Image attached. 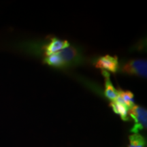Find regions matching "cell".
I'll use <instances>...</instances> for the list:
<instances>
[{
    "instance_id": "cell-1",
    "label": "cell",
    "mask_w": 147,
    "mask_h": 147,
    "mask_svg": "<svg viewBox=\"0 0 147 147\" xmlns=\"http://www.w3.org/2000/svg\"><path fill=\"white\" fill-rule=\"evenodd\" d=\"M128 115L134 119V125L130 130L134 134H138L140 131L146 129L147 127V112L146 108L134 105L129 109Z\"/></svg>"
},
{
    "instance_id": "cell-2",
    "label": "cell",
    "mask_w": 147,
    "mask_h": 147,
    "mask_svg": "<svg viewBox=\"0 0 147 147\" xmlns=\"http://www.w3.org/2000/svg\"><path fill=\"white\" fill-rule=\"evenodd\" d=\"M147 63L146 59H131L122 65L121 72L130 76L146 78Z\"/></svg>"
},
{
    "instance_id": "cell-3",
    "label": "cell",
    "mask_w": 147,
    "mask_h": 147,
    "mask_svg": "<svg viewBox=\"0 0 147 147\" xmlns=\"http://www.w3.org/2000/svg\"><path fill=\"white\" fill-rule=\"evenodd\" d=\"M61 60L63 61L64 67L69 66L78 65L81 63L82 56L80 51L74 46H69V47L57 52Z\"/></svg>"
},
{
    "instance_id": "cell-4",
    "label": "cell",
    "mask_w": 147,
    "mask_h": 147,
    "mask_svg": "<svg viewBox=\"0 0 147 147\" xmlns=\"http://www.w3.org/2000/svg\"><path fill=\"white\" fill-rule=\"evenodd\" d=\"M94 65L96 68L102 69V70L106 69L113 73H116L119 67L118 57L117 56H110L105 55L100 57L95 62Z\"/></svg>"
},
{
    "instance_id": "cell-5",
    "label": "cell",
    "mask_w": 147,
    "mask_h": 147,
    "mask_svg": "<svg viewBox=\"0 0 147 147\" xmlns=\"http://www.w3.org/2000/svg\"><path fill=\"white\" fill-rule=\"evenodd\" d=\"M69 47V43L67 40H62L53 37L51 39L50 42L44 46L42 49L44 50L45 56L48 57L54 53L59 52L60 51Z\"/></svg>"
},
{
    "instance_id": "cell-6",
    "label": "cell",
    "mask_w": 147,
    "mask_h": 147,
    "mask_svg": "<svg viewBox=\"0 0 147 147\" xmlns=\"http://www.w3.org/2000/svg\"><path fill=\"white\" fill-rule=\"evenodd\" d=\"M110 106L112 108V109L116 114L119 115L122 119V120L127 121L129 120V119L128 111L129 108L127 107L123 100L119 95H117V97L115 101H113L110 104Z\"/></svg>"
},
{
    "instance_id": "cell-7",
    "label": "cell",
    "mask_w": 147,
    "mask_h": 147,
    "mask_svg": "<svg viewBox=\"0 0 147 147\" xmlns=\"http://www.w3.org/2000/svg\"><path fill=\"white\" fill-rule=\"evenodd\" d=\"M102 74L104 76V80H105V91H104V95L109 99L110 100L115 101L117 97V91L115 89V88L113 87V84L110 79V74L107 71L102 70Z\"/></svg>"
},
{
    "instance_id": "cell-8",
    "label": "cell",
    "mask_w": 147,
    "mask_h": 147,
    "mask_svg": "<svg viewBox=\"0 0 147 147\" xmlns=\"http://www.w3.org/2000/svg\"><path fill=\"white\" fill-rule=\"evenodd\" d=\"M117 94L121 97V100L124 102L127 107L129 109L131 108L135 105L134 104V94L129 91H123L122 89H119L117 91Z\"/></svg>"
},
{
    "instance_id": "cell-9",
    "label": "cell",
    "mask_w": 147,
    "mask_h": 147,
    "mask_svg": "<svg viewBox=\"0 0 147 147\" xmlns=\"http://www.w3.org/2000/svg\"><path fill=\"white\" fill-rule=\"evenodd\" d=\"M44 62L48 64V65L55 67H58V68H63V67H64L63 61L61 60L57 53L46 57L45 60H44Z\"/></svg>"
},
{
    "instance_id": "cell-10",
    "label": "cell",
    "mask_w": 147,
    "mask_h": 147,
    "mask_svg": "<svg viewBox=\"0 0 147 147\" xmlns=\"http://www.w3.org/2000/svg\"><path fill=\"white\" fill-rule=\"evenodd\" d=\"M129 144L128 147H145L146 140L139 134H134L129 136Z\"/></svg>"
}]
</instances>
